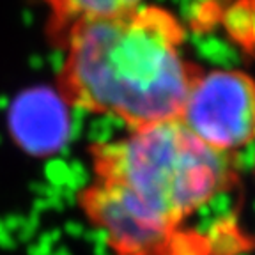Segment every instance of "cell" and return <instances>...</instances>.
I'll use <instances>...</instances> for the list:
<instances>
[{
	"mask_svg": "<svg viewBox=\"0 0 255 255\" xmlns=\"http://www.w3.org/2000/svg\"><path fill=\"white\" fill-rule=\"evenodd\" d=\"M94 179L78 193L114 255H209L184 223L236 184V154L207 147L179 119L89 147Z\"/></svg>",
	"mask_w": 255,
	"mask_h": 255,
	"instance_id": "obj_1",
	"label": "cell"
},
{
	"mask_svg": "<svg viewBox=\"0 0 255 255\" xmlns=\"http://www.w3.org/2000/svg\"><path fill=\"white\" fill-rule=\"evenodd\" d=\"M184 27L167 9L78 21L59 41L57 92L69 107L123 121L129 129L175 121L202 69L184 55Z\"/></svg>",
	"mask_w": 255,
	"mask_h": 255,
	"instance_id": "obj_2",
	"label": "cell"
},
{
	"mask_svg": "<svg viewBox=\"0 0 255 255\" xmlns=\"http://www.w3.org/2000/svg\"><path fill=\"white\" fill-rule=\"evenodd\" d=\"M179 121L207 147L236 154L255 140V80L241 69L202 71Z\"/></svg>",
	"mask_w": 255,
	"mask_h": 255,
	"instance_id": "obj_3",
	"label": "cell"
},
{
	"mask_svg": "<svg viewBox=\"0 0 255 255\" xmlns=\"http://www.w3.org/2000/svg\"><path fill=\"white\" fill-rule=\"evenodd\" d=\"M69 105L57 91L36 87L12 101L9 128L14 142L34 156H50L68 142L71 133Z\"/></svg>",
	"mask_w": 255,
	"mask_h": 255,
	"instance_id": "obj_4",
	"label": "cell"
},
{
	"mask_svg": "<svg viewBox=\"0 0 255 255\" xmlns=\"http://www.w3.org/2000/svg\"><path fill=\"white\" fill-rule=\"evenodd\" d=\"M50 11L48 32L59 43L62 36L78 21L100 20L129 12L140 7L143 0H43Z\"/></svg>",
	"mask_w": 255,
	"mask_h": 255,
	"instance_id": "obj_5",
	"label": "cell"
}]
</instances>
